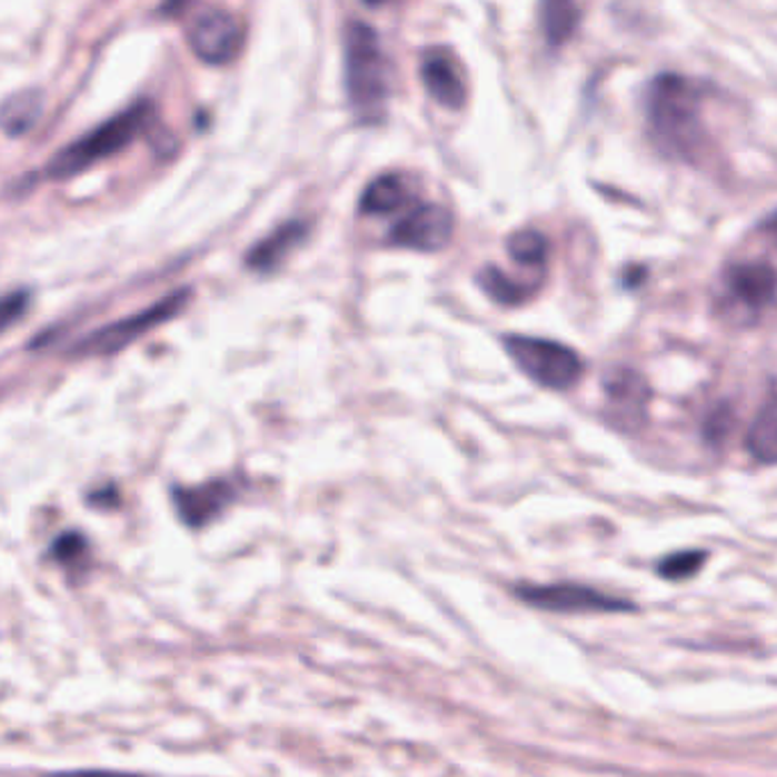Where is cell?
Here are the masks:
<instances>
[{
  "mask_svg": "<svg viewBox=\"0 0 777 777\" xmlns=\"http://www.w3.org/2000/svg\"><path fill=\"white\" fill-rule=\"evenodd\" d=\"M705 87L679 73H659L646 101L655 147L670 160L700 165L709 149L705 128Z\"/></svg>",
  "mask_w": 777,
  "mask_h": 777,
  "instance_id": "6da1fadb",
  "label": "cell"
},
{
  "mask_svg": "<svg viewBox=\"0 0 777 777\" xmlns=\"http://www.w3.org/2000/svg\"><path fill=\"white\" fill-rule=\"evenodd\" d=\"M347 97L362 123H377L386 114L390 97V62L379 34L365 23H349L345 32Z\"/></svg>",
  "mask_w": 777,
  "mask_h": 777,
  "instance_id": "7a4b0ae2",
  "label": "cell"
},
{
  "mask_svg": "<svg viewBox=\"0 0 777 777\" xmlns=\"http://www.w3.org/2000/svg\"><path fill=\"white\" fill-rule=\"evenodd\" d=\"M156 123V108L151 101H137L117 117L103 121L94 130L78 137L76 142L67 145L58 151L49 165H46V176L53 180H64L78 176L94 167L123 149H128L135 140H140Z\"/></svg>",
  "mask_w": 777,
  "mask_h": 777,
  "instance_id": "3957f363",
  "label": "cell"
},
{
  "mask_svg": "<svg viewBox=\"0 0 777 777\" xmlns=\"http://www.w3.org/2000/svg\"><path fill=\"white\" fill-rule=\"evenodd\" d=\"M501 347L507 349L516 368L540 388L564 392L581 381L584 358L564 342L509 333L501 336Z\"/></svg>",
  "mask_w": 777,
  "mask_h": 777,
  "instance_id": "277c9868",
  "label": "cell"
},
{
  "mask_svg": "<svg viewBox=\"0 0 777 777\" xmlns=\"http://www.w3.org/2000/svg\"><path fill=\"white\" fill-rule=\"evenodd\" d=\"M192 292L188 288L176 290L167 297H162L160 301H156L153 306L128 315L123 319H117V322L101 327L97 331H91L89 336H84L82 340H78L71 347L73 356H110L117 353L121 349H126L128 345H132L135 340H140L142 336H147L149 331L158 329L160 325L169 322L171 317H176L182 308L188 306Z\"/></svg>",
  "mask_w": 777,
  "mask_h": 777,
  "instance_id": "5b68a950",
  "label": "cell"
},
{
  "mask_svg": "<svg viewBox=\"0 0 777 777\" xmlns=\"http://www.w3.org/2000/svg\"><path fill=\"white\" fill-rule=\"evenodd\" d=\"M605 390V418L620 434H638L648 425L653 388L648 379L629 368L614 365L602 377Z\"/></svg>",
  "mask_w": 777,
  "mask_h": 777,
  "instance_id": "8992f818",
  "label": "cell"
},
{
  "mask_svg": "<svg viewBox=\"0 0 777 777\" xmlns=\"http://www.w3.org/2000/svg\"><path fill=\"white\" fill-rule=\"evenodd\" d=\"M775 301V269L766 260L737 262L725 271L723 308L739 325H755Z\"/></svg>",
  "mask_w": 777,
  "mask_h": 777,
  "instance_id": "52a82bcc",
  "label": "cell"
},
{
  "mask_svg": "<svg viewBox=\"0 0 777 777\" xmlns=\"http://www.w3.org/2000/svg\"><path fill=\"white\" fill-rule=\"evenodd\" d=\"M516 598L534 609L557 611V614H577V611H605L620 614L634 611L636 605L629 600L611 598L607 592L590 588L584 584L559 581V584H518L514 588Z\"/></svg>",
  "mask_w": 777,
  "mask_h": 777,
  "instance_id": "ba28073f",
  "label": "cell"
},
{
  "mask_svg": "<svg viewBox=\"0 0 777 777\" xmlns=\"http://www.w3.org/2000/svg\"><path fill=\"white\" fill-rule=\"evenodd\" d=\"M192 53L212 67L233 62L245 46V26L228 10L208 8L188 28Z\"/></svg>",
  "mask_w": 777,
  "mask_h": 777,
  "instance_id": "9c48e42d",
  "label": "cell"
},
{
  "mask_svg": "<svg viewBox=\"0 0 777 777\" xmlns=\"http://www.w3.org/2000/svg\"><path fill=\"white\" fill-rule=\"evenodd\" d=\"M454 233V217L445 206L420 203L404 215L388 233V245L422 253L442 251Z\"/></svg>",
  "mask_w": 777,
  "mask_h": 777,
  "instance_id": "30bf717a",
  "label": "cell"
},
{
  "mask_svg": "<svg viewBox=\"0 0 777 777\" xmlns=\"http://www.w3.org/2000/svg\"><path fill=\"white\" fill-rule=\"evenodd\" d=\"M422 82L429 91V97L447 108V110H461L468 101V89L464 73L445 49H434L425 56L422 69H420Z\"/></svg>",
  "mask_w": 777,
  "mask_h": 777,
  "instance_id": "8fae6325",
  "label": "cell"
},
{
  "mask_svg": "<svg viewBox=\"0 0 777 777\" xmlns=\"http://www.w3.org/2000/svg\"><path fill=\"white\" fill-rule=\"evenodd\" d=\"M233 499H236V488L228 481H210L199 488L173 490V507L180 520L192 529L212 522Z\"/></svg>",
  "mask_w": 777,
  "mask_h": 777,
  "instance_id": "7c38bea8",
  "label": "cell"
},
{
  "mask_svg": "<svg viewBox=\"0 0 777 777\" xmlns=\"http://www.w3.org/2000/svg\"><path fill=\"white\" fill-rule=\"evenodd\" d=\"M310 226L301 219H290L281 223L277 231H271L267 238H262L258 245H253L245 258L247 267L258 273H271L279 269L286 258L306 242Z\"/></svg>",
  "mask_w": 777,
  "mask_h": 777,
  "instance_id": "4fadbf2b",
  "label": "cell"
},
{
  "mask_svg": "<svg viewBox=\"0 0 777 777\" xmlns=\"http://www.w3.org/2000/svg\"><path fill=\"white\" fill-rule=\"evenodd\" d=\"M43 110V97L39 89H21L14 91L0 103V130L10 137H21L30 132Z\"/></svg>",
  "mask_w": 777,
  "mask_h": 777,
  "instance_id": "5bb4252c",
  "label": "cell"
},
{
  "mask_svg": "<svg viewBox=\"0 0 777 777\" xmlns=\"http://www.w3.org/2000/svg\"><path fill=\"white\" fill-rule=\"evenodd\" d=\"M746 447L753 454V459L773 466L777 454V406H775V392L770 390L766 397V404L759 408L755 422L750 425V431L746 436Z\"/></svg>",
  "mask_w": 777,
  "mask_h": 777,
  "instance_id": "9a60e30c",
  "label": "cell"
},
{
  "mask_svg": "<svg viewBox=\"0 0 777 777\" xmlns=\"http://www.w3.org/2000/svg\"><path fill=\"white\" fill-rule=\"evenodd\" d=\"M540 26L550 46L570 41L579 26L577 0H540Z\"/></svg>",
  "mask_w": 777,
  "mask_h": 777,
  "instance_id": "2e32d148",
  "label": "cell"
},
{
  "mask_svg": "<svg viewBox=\"0 0 777 777\" xmlns=\"http://www.w3.org/2000/svg\"><path fill=\"white\" fill-rule=\"evenodd\" d=\"M406 197H408V190L404 186L401 176L383 173L377 180H372L368 188H365V192L360 197V212L362 215H390L404 206Z\"/></svg>",
  "mask_w": 777,
  "mask_h": 777,
  "instance_id": "e0dca14e",
  "label": "cell"
},
{
  "mask_svg": "<svg viewBox=\"0 0 777 777\" xmlns=\"http://www.w3.org/2000/svg\"><path fill=\"white\" fill-rule=\"evenodd\" d=\"M477 283L495 303L509 306V308L522 306L538 288V286H525L520 281H514L509 273L497 269L495 265H486L484 269H479Z\"/></svg>",
  "mask_w": 777,
  "mask_h": 777,
  "instance_id": "ac0fdd59",
  "label": "cell"
},
{
  "mask_svg": "<svg viewBox=\"0 0 777 777\" xmlns=\"http://www.w3.org/2000/svg\"><path fill=\"white\" fill-rule=\"evenodd\" d=\"M507 249L511 258L525 267H542L547 260V251H550V242L538 231H518L509 238Z\"/></svg>",
  "mask_w": 777,
  "mask_h": 777,
  "instance_id": "d6986e66",
  "label": "cell"
},
{
  "mask_svg": "<svg viewBox=\"0 0 777 777\" xmlns=\"http://www.w3.org/2000/svg\"><path fill=\"white\" fill-rule=\"evenodd\" d=\"M737 425V410L729 401H718L703 420V440L711 447L723 445Z\"/></svg>",
  "mask_w": 777,
  "mask_h": 777,
  "instance_id": "ffe728a7",
  "label": "cell"
},
{
  "mask_svg": "<svg viewBox=\"0 0 777 777\" xmlns=\"http://www.w3.org/2000/svg\"><path fill=\"white\" fill-rule=\"evenodd\" d=\"M705 561H707V552L684 550V552L664 557L657 566V572L668 581H684V579H691L705 566Z\"/></svg>",
  "mask_w": 777,
  "mask_h": 777,
  "instance_id": "44dd1931",
  "label": "cell"
},
{
  "mask_svg": "<svg viewBox=\"0 0 777 777\" xmlns=\"http://www.w3.org/2000/svg\"><path fill=\"white\" fill-rule=\"evenodd\" d=\"M87 555H89V545L84 536L78 531H67L58 536L51 547V557L67 568H78L87 559Z\"/></svg>",
  "mask_w": 777,
  "mask_h": 777,
  "instance_id": "7402d4cb",
  "label": "cell"
},
{
  "mask_svg": "<svg viewBox=\"0 0 777 777\" xmlns=\"http://www.w3.org/2000/svg\"><path fill=\"white\" fill-rule=\"evenodd\" d=\"M32 303L30 290H12L8 295H0V333L10 331L17 322L26 317Z\"/></svg>",
  "mask_w": 777,
  "mask_h": 777,
  "instance_id": "603a6c76",
  "label": "cell"
},
{
  "mask_svg": "<svg viewBox=\"0 0 777 777\" xmlns=\"http://www.w3.org/2000/svg\"><path fill=\"white\" fill-rule=\"evenodd\" d=\"M365 6H370V8H377V6H383V0H362Z\"/></svg>",
  "mask_w": 777,
  "mask_h": 777,
  "instance_id": "cb8c5ba5",
  "label": "cell"
}]
</instances>
